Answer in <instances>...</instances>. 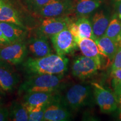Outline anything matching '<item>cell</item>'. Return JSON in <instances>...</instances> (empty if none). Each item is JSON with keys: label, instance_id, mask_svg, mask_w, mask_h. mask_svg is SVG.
I'll use <instances>...</instances> for the list:
<instances>
[{"label": "cell", "instance_id": "cell-1", "mask_svg": "<svg viewBox=\"0 0 121 121\" xmlns=\"http://www.w3.org/2000/svg\"><path fill=\"white\" fill-rule=\"evenodd\" d=\"M69 60L65 56L50 54L41 58H29L24 66L34 74L60 75L67 71Z\"/></svg>", "mask_w": 121, "mask_h": 121}, {"label": "cell", "instance_id": "cell-2", "mask_svg": "<svg viewBox=\"0 0 121 121\" xmlns=\"http://www.w3.org/2000/svg\"><path fill=\"white\" fill-rule=\"evenodd\" d=\"M63 74H34L24 81L19 88L20 93L31 92H56L62 85Z\"/></svg>", "mask_w": 121, "mask_h": 121}, {"label": "cell", "instance_id": "cell-3", "mask_svg": "<svg viewBox=\"0 0 121 121\" xmlns=\"http://www.w3.org/2000/svg\"><path fill=\"white\" fill-rule=\"evenodd\" d=\"M93 90L91 85L75 84L65 93L63 102L72 110H78L90 105L93 101Z\"/></svg>", "mask_w": 121, "mask_h": 121}, {"label": "cell", "instance_id": "cell-4", "mask_svg": "<svg viewBox=\"0 0 121 121\" xmlns=\"http://www.w3.org/2000/svg\"><path fill=\"white\" fill-rule=\"evenodd\" d=\"M95 102L101 112L110 113L116 111L118 108V102L114 93L97 82H91Z\"/></svg>", "mask_w": 121, "mask_h": 121}, {"label": "cell", "instance_id": "cell-5", "mask_svg": "<svg viewBox=\"0 0 121 121\" xmlns=\"http://www.w3.org/2000/svg\"><path fill=\"white\" fill-rule=\"evenodd\" d=\"M74 6L72 0H51L34 13L43 18L67 16L73 12Z\"/></svg>", "mask_w": 121, "mask_h": 121}, {"label": "cell", "instance_id": "cell-6", "mask_svg": "<svg viewBox=\"0 0 121 121\" xmlns=\"http://www.w3.org/2000/svg\"><path fill=\"white\" fill-rule=\"evenodd\" d=\"M51 40L57 54L61 56L73 52L78 47V43L68 27L51 36Z\"/></svg>", "mask_w": 121, "mask_h": 121}, {"label": "cell", "instance_id": "cell-7", "mask_svg": "<svg viewBox=\"0 0 121 121\" xmlns=\"http://www.w3.org/2000/svg\"><path fill=\"white\" fill-rule=\"evenodd\" d=\"M71 69L74 76L80 80H85L95 75L99 69L94 60L81 56L73 60Z\"/></svg>", "mask_w": 121, "mask_h": 121}, {"label": "cell", "instance_id": "cell-8", "mask_svg": "<svg viewBox=\"0 0 121 121\" xmlns=\"http://www.w3.org/2000/svg\"><path fill=\"white\" fill-rule=\"evenodd\" d=\"M72 21L68 16L44 18L38 28L39 35L51 37L67 28Z\"/></svg>", "mask_w": 121, "mask_h": 121}, {"label": "cell", "instance_id": "cell-9", "mask_svg": "<svg viewBox=\"0 0 121 121\" xmlns=\"http://www.w3.org/2000/svg\"><path fill=\"white\" fill-rule=\"evenodd\" d=\"M26 55V46L23 41L16 42L0 48V60L11 65L19 64Z\"/></svg>", "mask_w": 121, "mask_h": 121}, {"label": "cell", "instance_id": "cell-10", "mask_svg": "<svg viewBox=\"0 0 121 121\" xmlns=\"http://www.w3.org/2000/svg\"><path fill=\"white\" fill-rule=\"evenodd\" d=\"M56 95L54 99L45 108L43 121H66L71 118V113L61 99Z\"/></svg>", "mask_w": 121, "mask_h": 121}, {"label": "cell", "instance_id": "cell-11", "mask_svg": "<svg viewBox=\"0 0 121 121\" xmlns=\"http://www.w3.org/2000/svg\"><path fill=\"white\" fill-rule=\"evenodd\" d=\"M78 44L83 55L94 60L99 69H102L103 60H107L112 63L109 58L100 51L96 42L93 39H81L78 42Z\"/></svg>", "mask_w": 121, "mask_h": 121}, {"label": "cell", "instance_id": "cell-12", "mask_svg": "<svg viewBox=\"0 0 121 121\" xmlns=\"http://www.w3.org/2000/svg\"><path fill=\"white\" fill-rule=\"evenodd\" d=\"M111 17L109 11L105 8L96 10L93 13L90 19L95 39L104 35Z\"/></svg>", "mask_w": 121, "mask_h": 121}, {"label": "cell", "instance_id": "cell-13", "mask_svg": "<svg viewBox=\"0 0 121 121\" xmlns=\"http://www.w3.org/2000/svg\"><path fill=\"white\" fill-rule=\"evenodd\" d=\"M29 51L35 58H41L52 53L47 37L39 35L30 39L28 43Z\"/></svg>", "mask_w": 121, "mask_h": 121}, {"label": "cell", "instance_id": "cell-14", "mask_svg": "<svg viewBox=\"0 0 121 121\" xmlns=\"http://www.w3.org/2000/svg\"><path fill=\"white\" fill-rule=\"evenodd\" d=\"M56 92L37 91L25 94L24 104L26 106L48 105L55 98Z\"/></svg>", "mask_w": 121, "mask_h": 121}, {"label": "cell", "instance_id": "cell-15", "mask_svg": "<svg viewBox=\"0 0 121 121\" xmlns=\"http://www.w3.org/2000/svg\"><path fill=\"white\" fill-rule=\"evenodd\" d=\"M0 29L11 43L23 41L26 35L25 29L15 24L0 22Z\"/></svg>", "mask_w": 121, "mask_h": 121}, {"label": "cell", "instance_id": "cell-16", "mask_svg": "<svg viewBox=\"0 0 121 121\" xmlns=\"http://www.w3.org/2000/svg\"><path fill=\"white\" fill-rule=\"evenodd\" d=\"M103 2V0H78L73 12L77 18L88 17L101 6Z\"/></svg>", "mask_w": 121, "mask_h": 121}, {"label": "cell", "instance_id": "cell-17", "mask_svg": "<svg viewBox=\"0 0 121 121\" xmlns=\"http://www.w3.org/2000/svg\"><path fill=\"white\" fill-rule=\"evenodd\" d=\"M95 42L100 51L109 58L112 63L113 58L119 48V44L105 35L95 39Z\"/></svg>", "mask_w": 121, "mask_h": 121}, {"label": "cell", "instance_id": "cell-18", "mask_svg": "<svg viewBox=\"0 0 121 121\" xmlns=\"http://www.w3.org/2000/svg\"><path fill=\"white\" fill-rule=\"evenodd\" d=\"M0 22H10L24 28L17 11L8 2L3 0L2 8L0 12Z\"/></svg>", "mask_w": 121, "mask_h": 121}, {"label": "cell", "instance_id": "cell-19", "mask_svg": "<svg viewBox=\"0 0 121 121\" xmlns=\"http://www.w3.org/2000/svg\"><path fill=\"white\" fill-rule=\"evenodd\" d=\"M15 74L5 68L0 67V87L4 91H10L14 88L17 82Z\"/></svg>", "mask_w": 121, "mask_h": 121}, {"label": "cell", "instance_id": "cell-20", "mask_svg": "<svg viewBox=\"0 0 121 121\" xmlns=\"http://www.w3.org/2000/svg\"><path fill=\"white\" fill-rule=\"evenodd\" d=\"M75 23L78 27L80 39L90 38L95 40L94 35L93 28L90 19L88 17H80L77 18Z\"/></svg>", "mask_w": 121, "mask_h": 121}, {"label": "cell", "instance_id": "cell-21", "mask_svg": "<svg viewBox=\"0 0 121 121\" xmlns=\"http://www.w3.org/2000/svg\"><path fill=\"white\" fill-rule=\"evenodd\" d=\"M104 35L117 42L119 44L121 42V21L114 13L112 16Z\"/></svg>", "mask_w": 121, "mask_h": 121}, {"label": "cell", "instance_id": "cell-22", "mask_svg": "<svg viewBox=\"0 0 121 121\" xmlns=\"http://www.w3.org/2000/svg\"><path fill=\"white\" fill-rule=\"evenodd\" d=\"M9 116L12 121H29V112L24 103H13L9 112Z\"/></svg>", "mask_w": 121, "mask_h": 121}, {"label": "cell", "instance_id": "cell-23", "mask_svg": "<svg viewBox=\"0 0 121 121\" xmlns=\"http://www.w3.org/2000/svg\"><path fill=\"white\" fill-rule=\"evenodd\" d=\"M47 106V105H39L31 107V106L25 105L29 112V121H43L44 114V111Z\"/></svg>", "mask_w": 121, "mask_h": 121}, {"label": "cell", "instance_id": "cell-24", "mask_svg": "<svg viewBox=\"0 0 121 121\" xmlns=\"http://www.w3.org/2000/svg\"><path fill=\"white\" fill-rule=\"evenodd\" d=\"M50 1L51 0H25V3L30 10L35 13Z\"/></svg>", "mask_w": 121, "mask_h": 121}, {"label": "cell", "instance_id": "cell-25", "mask_svg": "<svg viewBox=\"0 0 121 121\" xmlns=\"http://www.w3.org/2000/svg\"><path fill=\"white\" fill-rule=\"evenodd\" d=\"M112 85L118 104L119 105V107L121 108V81L113 78Z\"/></svg>", "mask_w": 121, "mask_h": 121}, {"label": "cell", "instance_id": "cell-26", "mask_svg": "<svg viewBox=\"0 0 121 121\" xmlns=\"http://www.w3.org/2000/svg\"><path fill=\"white\" fill-rule=\"evenodd\" d=\"M118 69H121V45L119 46L117 53L113 58L110 71Z\"/></svg>", "mask_w": 121, "mask_h": 121}, {"label": "cell", "instance_id": "cell-27", "mask_svg": "<svg viewBox=\"0 0 121 121\" xmlns=\"http://www.w3.org/2000/svg\"><path fill=\"white\" fill-rule=\"evenodd\" d=\"M113 4L115 10L114 14L121 21V1H118Z\"/></svg>", "mask_w": 121, "mask_h": 121}, {"label": "cell", "instance_id": "cell-28", "mask_svg": "<svg viewBox=\"0 0 121 121\" xmlns=\"http://www.w3.org/2000/svg\"><path fill=\"white\" fill-rule=\"evenodd\" d=\"M11 42L7 38V37L4 35V33L0 29V45L1 46H6V45L10 44Z\"/></svg>", "mask_w": 121, "mask_h": 121}, {"label": "cell", "instance_id": "cell-29", "mask_svg": "<svg viewBox=\"0 0 121 121\" xmlns=\"http://www.w3.org/2000/svg\"><path fill=\"white\" fill-rule=\"evenodd\" d=\"M9 116V110L5 108H0V121L7 120Z\"/></svg>", "mask_w": 121, "mask_h": 121}, {"label": "cell", "instance_id": "cell-30", "mask_svg": "<svg viewBox=\"0 0 121 121\" xmlns=\"http://www.w3.org/2000/svg\"><path fill=\"white\" fill-rule=\"evenodd\" d=\"M110 74L114 79L121 81V69H116L110 71Z\"/></svg>", "mask_w": 121, "mask_h": 121}, {"label": "cell", "instance_id": "cell-31", "mask_svg": "<svg viewBox=\"0 0 121 121\" xmlns=\"http://www.w3.org/2000/svg\"><path fill=\"white\" fill-rule=\"evenodd\" d=\"M118 119H119V121H121V108L119 107L118 109Z\"/></svg>", "mask_w": 121, "mask_h": 121}, {"label": "cell", "instance_id": "cell-32", "mask_svg": "<svg viewBox=\"0 0 121 121\" xmlns=\"http://www.w3.org/2000/svg\"><path fill=\"white\" fill-rule=\"evenodd\" d=\"M2 2L3 0H0V12H1V8H2Z\"/></svg>", "mask_w": 121, "mask_h": 121}, {"label": "cell", "instance_id": "cell-33", "mask_svg": "<svg viewBox=\"0 0 121 121\" xmlns=\"http://www.w3.org/2000/svg\"><path fill=\"white\" fill-rule=\"evenodd\" d=\"M113 3H114L116 2H118V1H121V0H112Z\"/></svg>", "mask_w": 121, "mask_h": 121}, {"label": "cell", "instance_id": "cell-34", "mask_svg": "<svg viewBox=\"0 0 121 121\" xmlns=\"http://www.w3.org/2000/svg\"><path fill=\"white\" fill-rule=\"evenodd\" d=\"M121 45V42H120V43H119V45Z\"/></svg>", "mask_w": 121, "mask_h": 121}]
</instances>
